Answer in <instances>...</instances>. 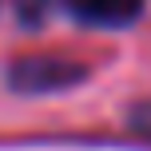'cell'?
I'll list each match as a JSON object with an SVG mask.
<instances>
[{"instance_id":"cell-3","label":"cell","mask_w":151,"mask_h":151,"mask_svg":"<svg viewBox=\"0 0 151 151\" xmlns=\"http://www.w3.org/2000/svg\"><path fill=\"white\" fill-rule=\"evenodd\" d=\"M127 123L139 131V135H151V99H143V104H135L127 111Z\"/></svg>"},{"instance_id":"cell-1","label":"cell","mask_w":151,"mask_h":151,"mask_svg":"<svg viewBox=\"0 0 151 151\" xmlns=\"http://www.w3.org/2000/svg\"><path fill=\"white\" fill-rule=\"evenodd\" d=\"M88 80V68L68 56H20L8 64V88L20 96H48V91H68Z\"/></svg>"},{"instance_id":"cell-2","label":"cell","mask_w":151,"mask_h":151,"mask_svg":"<svg viewBox=\"0 0 151 151\" xmlns=\"http://www.w3.org/2000/svg\"><path fill=\"white\" fill-rule=\"evenodd\" d=\"M64 8L91 28H127L139 20L143 0H64Z\"/></svg>"}]
</instances>
